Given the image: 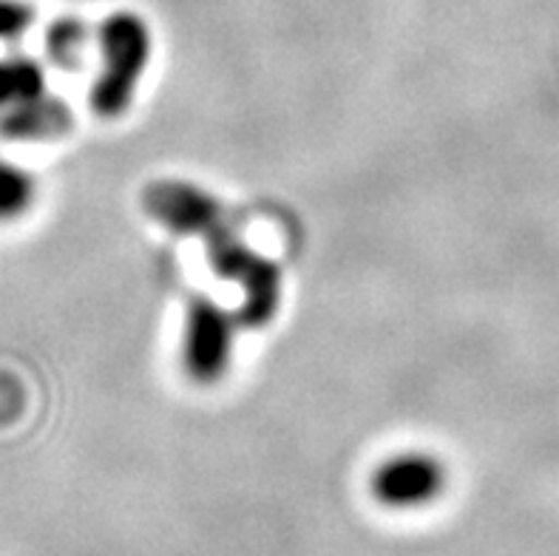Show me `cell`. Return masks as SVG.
<instances>
[{
	"label": "cell",
	"instance_id": "5",
	"mask_svg": "<svg viewBox=\"0 0 559 556\" xmlns=\"http://www.w3.org/2000/svg\"><path fill=\"white\" fill-rule=\"evenodd\" d=\"M142 204L154 222L179 236H202L225 216L219 202L205 188L185 179H159L148 185L142 193Z\"/></svg>",
	"mask_w": 559,
	"mask_h": 556
},
{
	"label": "cell",
	"instance_id": "9",
	"mask_svg": "<svg viewBox=\"0 0 559 556\" xmlns=\"http://www.w3.org/2000/svg\"><path fill=\"white\" fill-rule=\"evenodd\" d=\"M37 185L26 168L0 156V222H12L35 204Z\"/></svg>",
	"mask_w": 559,
	"mask_h": 556
},
{
	"label": "cell",
	"instance_id": "2",
	"mask_svg": "<svg viewBox=\"0 0 559 556\" xmlns=\"http://www.w3.org/2000/svg\"><path fill=\"white\" fill-rule=\"evenodd\" d=\"M202 239L213 273L225 282L239 284L241 304L236 312L239 324L250 330L267 327L282 304V270L276 261L253 250L225 216L207 227Z\"/></svg>",
	"mask_w": 559,
	"mask_h": 556
},
{
	"label": "cell",
	"instance_id": "8",
	"mask_svg": "<svg viewBox=\"0 0 559 556\" xmlns=\"http://www.w3.org/2000/svg\"><path fill=\"white\" fill-rule=\"evenodd\" d=\"M92 43V28L85 26L80 17H57L49 28H46V57L49 63L63 71H78L85 60Z\"/></svg>",
	"mask_w": 559,
	"mask_h": 556
},
{
	"label": "cell",
	"instance_id": "4",
	"mask_svg": "<svg viewBox=\"0 0 559 556\" xmlns=\"http://www.w3.org/2000/svg\"><path fill=\"white\" fill-rule=\"evenodd\" d=\"M447 488V469L429 451H401L383 460L372 472L369 492L381 506L415 511L432 506Z\"/></svg>",
	"mask_w": 559,
	"mask_h": 556
},
{
	"label": "cell",
	"instance_id": "7",
	"mask_svg": "<svg viewBox=\"0 0 559 556\" xmlns=\"http://www.w3.org/2000/svg\"><path fill=\"white\" fill-rule=\"evenodd\" d=\"M46 88V69L32 55H3L0 57V111L32 99Z\"/></svg>",
	"mask_w": 559,
	"mask_h": 556
},
{
	"label": "cell",
	"instance_id": "10",
	"mask_svg": "<svg viewBox=\"0 0 559 556\" xmlns=\"http://www.w3.org/2000/svg\"><path fill=\"white\" fill-rule=\"evenodd\" d=\"M35 23V12L23 0H0V43L21 40Z\"/></svg>",
	"mask_w": 559,
	"mask_h": 556
},
{
	"label": "cell",
	"instance_id": "3",
	"mask_svg": "<svg viewBox=\"0 0 559 556\" xmlns=\"http://www.w3.org/2000/svg\"><path fill=\"white\" fill-rule=\"evenodd\" d=\"M239 318L211 296H197L185 316L182 367L199 387L219 383L230 369Z\"/></svg>",
	"mask_w": 559,
	"mask_h": 556
},
{
	"label": "cell",
	"instance_id": "6",
	"mask_svg": "<svg viewBox=\"0 0 559 556\" xmlns=\"http://www.w3.org/2000/svg\"><path fill=\"white\" fill-rule=\"evenodd\" d=\"M74 128V111L63 97L43 92L0 111V137L9 142H51Z\"/></svg>",
	"mask_w": 559,
	"mask_h": 556
},
{
	"label": "cell",
	"instance_id": "1",
	"mask_svg": "<svg viewBox=\"0 0 559 556\" xmlns=\"http://www.w3.org/2000/svg\"><path fill=\"white\" fill-rule=\"evenodd\" d=\"M99 71L92 85L97 117H122L131 108L151 60V28L136 12H111L97 28Z\"/></svg>",
	"mask_w": 559,
	"mask_h": 556
}]
</instances>
